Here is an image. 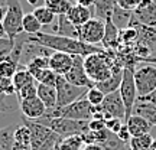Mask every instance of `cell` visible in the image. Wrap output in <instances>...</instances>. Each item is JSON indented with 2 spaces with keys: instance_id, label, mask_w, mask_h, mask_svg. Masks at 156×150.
I'll return each instance as SVG.
<instances>
[{
  "instance_id": "obj_9",
  "label": "cell",
  "mask_w": 156,
  "mask_h": 150,
  "mask_svg": "<svg viewBox=\"0 0 156 150\" xmlns=\"http://www.w3.org/2000/svg\"><path fill=\"white\" fill-rule=\"evenodd\" d=\"M134 82L137 88V98L149 95L156 89V65L146 64L134 69Z\"/></svg>"
},
{
  "instance_id": "obj_27",
  "label": "cell",
  "mask_w": 156,
  "mask_h": 150,
  "mask_svg": "<svg viewBox=\"0 0 156 150\" xmlns=\"http://www.w3.org/2000/svg\"><path fill=\"white\" fill-rule=\"evenodd\" d=\"M153 137L151 133L142 134V136H134L129 141L130 150H151V146L153 143Z\"/></svg>"
},
{
  "instance_id": "obj_3",
  "label": "cell",
  "mask_w": 156,
  "mask_h": 150,
  "mask_svg": "<svg viewBox=\"0 0 156 150\" xmlns=\"http://www.w3.org/2000/svg\"><path fill=\"white\" fill-rule=\"evenodd\" d=\"M23 124L30 131V147L32 150H54L61 136L52 131L49 127L34 120H28L22 116Z\"/></svg>"
},
{
  "instance_id": "obj_45",
  "label": "cell",
  "mask_w": 156,
  "mask_h": 150,
  "mask_svg": "<svg viewBox=\"0 0 156 150\" xmlns=\"http://www.w3.org/2000/svg\"><path fill=\"white\" fill-rule=\"evenodd\" d=\"M5 97L6 95L3 94V91H2V88H0V107H7V108H12V107H9V106H5Z\"/></svg>"
},
{
  "instance_id": "obj_25",
  "label": "cell",
  "mask_w": 156,
  "mask_h": 150,
  "mask_svg": "<svg viewBox=\"0 0 156 150\" xmlns=\"http://www.w3.org/2000/svg\"><path fill=\"white\" fill-rule=\"evenodd\" d=\"M45 6L51 12H54L56 16H62V15H67L74 5L73 0H46Z\"/></svg>"
},
{
  "instance_id": "obj_44",
  "label": "cell",
  "mask_w": 156,
  "mask_h": 150,
  "mask_svg": "<svg viewBox=\"0 0 156 150\" xmlns=\"http://www.w3.org/2000/svg\"><path fill=\"white\" fill-rule=\"evenodd\" d=\"M6 16V6H0V23H3Z\"/></svg>"
},
{
  "instance_id": "obj_43",
  "label": "cell",
  "mask_w": 156,
  "mask_h": 150,
  "mask_svg": "<svg viewBox=\"0 0 156 150\" xmlns=\"http://www.w3.org/2000/svg\"><path fill=\"white\" fill-rule=\"evenodd\" d=\"M139 61L145 62V64H153V65H156V56H147V58H142V59H139Z\"/></svg>"
},
{
  "instance_id": "obj_26",
  "label": "cell",
  "mask_w": 156,
  "mask_h": 150,
  "mask_svg": "<svg viewBox=\"0 0 156 150\" xmlns=\"http://www.w3.org/2000/svg\"><path fill=\"white\" fill-rule=\"evenodd\" d=\"M17 126L0 128V150H12L15 145V130Z\"/></svg>"
},
{
  "instance_id": "obj_32",
  "label": "cell",
  "mask_w": 156,
  "mask_h": 150,
  "mask_svg": "<svg viewBox=\"0 0 156 150\" xmlns=\"http://www.w3.org/2000/svg\"><path fill=\"white\" fill-rule=\"evenodd\" d=\"M87 98H88V101L93 106L97 107L103 104V101L106 98V94L101 92L97 87H93V88H88V91H87Z\"/></svg>"
},
{
  "instance_id": "obj_16",
  "label": "cell",
  "mask_w": 156,
  "mask_h": 150,
  "mask_svg": "<svg viewBox=\"0 0 156 150\" xmlns=\"http://www.w3.org/2000/svg\"><path fill=\"white\" fill-rule=\"evenodd\" d=\"M126 126L129 127V131L132 134V137L151 133L152 127H153L146 118H143L142 116H137V114H132L126 120Z\"/></svg>"
},
{
  "instance_id": "obj_22",
  "label": "cell",
  "mask_w": 156,
  "mask_h": 150,
  "mask_svg": "<svg viewBox=\"0 0 156 150\" xmlns=\"http://www.w3.org/2000/svg\"><path fill=\"white\" fill-rule=\"evenodd\" d=\"M117 6V0H95V17H98L101 20H108L112 19L113 10Z\"/></svg>"
},
{
  "instance_id": "obj_34",
  "label": "cell",
  "mask_w": 156,
  "mask_h": 150,
  "mask_svg": "<svg viewBox=\"0 0 156 150\" xmlns=\"http://www.w3.org/2000/svg\"><path fill=\"white\" fill-rule=\"evenodd\" d=\"M15 48V39L12 38H0V58L10 55Z\"/></svg>"
},
{
  "instance_id": "obj_49",
  "label": "cell",
  "mask_w": 156,
  "mask_h": 150,
  "mask_svg": "<svg viewBox=\"0 0 156 150\" xmlns=\"http://www.w3.org/2000/svg\"><path fill=\"white\" fill-rule=\"evenodd\" d=\"M45 2H46V0H45Z\"/></svg>"
},
{
  "instance_id": "obj_15",
  "label": "cell",
  "mask_w": 156,
  "mask_h": 150,
  "mask_svg": "<svg viewBox=\"0 0 156 150\" xmlns=\"http://www.w3.org/2000/svg\"><path fill=\"white\" fill-rule=\"evenodd\" d=\"M74 56L65 52H54L49 56V68L56 75H67L74 65Z\"/></svg>"
},
{
  "instance_id": "obj_12",
  "label": "cell",
  "mask_w": 156,
  "mask_h": 150,
  "mask_svg": "<svg viewBox=\"0 0 156 150\" xmlns=\"http://www.w3.org/2000/svg\"><path fill=\"white\" fill-rule=\"evenodd\" d=\"M68 81L77 87H84V88H93L95 87V84L91 81V78L88 77V74L85 71L84 67V56L75 55L74 56V65L71 68V71L64 75Z\"/></svg>"
},
{
  "instance_id": "obj_28",
  "label": "cell",
  "mask_w": 156,
  "mask_h": 150,
  "mask_svg": "<svg viewBox=\"0 0 156 150\" xmlns=\"http://www.w3.org/2000/svg\"><path fill=\"white\" fill-rule=\"evenodd\" d=\"M32 13L36 16V19L39 20V23H41L42 26H49V25H52L54 20H55V16H56L55 13L51 12L46 6H38V7H35Z\"/></svg>"
},
{
  "instance_id": "obj_1",
  "label": "cell",
  "mask_w": 156,
  "mask_h": 150,
  "mask_svg": "<svg viewBox=\"0 0 156 150\" xmlns=\"http://www.w3.org/2000/svg\"><path fill=\"white\" fill-rule=\"evenodd\" d=\"M28 40L46 46L54 52H65L69 55L88 56L91 54H97V52L104 51V48L95 46V45H88L77 38H68V36H61V35L55 33H46V32H38L35 35L28 33Z\"/></svg>"
},
{
  "instance_id": "obj_48",
  "label": "cell",
  "mask_w": 156,
  "mask_h": 150,
  "mask_svg": "<svg viewBox=\"0 0 156 150\" xmlns=\"http://www.w3.org/2000/svg\"><path fill=\"white\" fill-rule=\"evenodd\" d=\"M151 150H156V139L153 140V143H152V146H151Z\"/></svg>"
},
{
  "instance_id": "obj_14",
  "label": "cell",
  "mask_w": 156,
  "mask_h": 150,
  "mask_svg": "<svg viewBox=\"0 0 156 150\" xmlns=\"http://www.w3.org/2000/svg\"><path fill=\"white\" fill-rule=\"evenodd\" d=\"M19 107H20V111H22L23 117L28 118V120H34V121L39 120L41 117H44L46 110H48L38 95L32 97V98L22 100L19 103Z\"/></svg>"
},
{
  "instance_id": "obj_18",
  "label": "cell",
  "mask_w": 156,
  "mask_h": 150,
  "mask_svg": "<svg viewBox=\"0 0 156 150\" xmlns=\"http://www.w3.org/2000/svg\"><path fill=\"white\" fill-rule=\"evenodd\" d=\"M38 97L42 100L48 110H52L56 107V100H58V94H56V88L52 85H45V84H38Z\"/></svg>"
},
{
  "instance_id": "obj_38",
  "label": "cell",
  "mask_w": 156,
  "mask_h": 150,
  "mask_svg": "<svg viewBox=\"0 0 156 150\" xmlns=\"http://www.w3.org/2000/svg\"><path fill=\"white\" fill-rule=\"evenodd\" d=\"M88 128L90 130H95V131H100V130H106V121L104 120H97V118H93L90 120L88 123Z\"/></svg>"
},
{
  "instance_id": "obj_10",
  "label": "cell",
  "mask_w": 156,
  "mask_h": 150,
  "mask_svg": "<svg viewBox=\"0 0 156 150\" xmlns=\"http://www.w3.org/2000/svg\"><path fill=\"white\" fill-rule=\"evenodd\" d=\"M106 36V22L98 17H91L87 23L78 26V39L88 45L103 44Z\"/></svg>"
},
{
  "instance_id": "obj_23",
  "label": "cell",
  "mask_w": 156,
  "mask_h": 150,
  "mask_svg": "<svg viewBox=\"0 0 156 150\" xmlns=\"http://www.w3.org/2000/svg\"><path fill=\"white\" fill-rule=\"evenodd\" d=\"M19 62H16L10 55L0 58V78H13L19 69Z\"/></svg>"
},
{
  "instance_id": "obj_30",
  "label": "cell",
  "mask_w": 156,
  "mask_h": 150,
  "mask_svg": "<svg viewBox=\"0 0 156 150\" xmlns=\"http://www.w3.org/2000/svg\"><path fill=\"white\" fill-rule=\"evenodd\" d=\"M15 143L22 145L25 147H29L32 150V147H30V131H29V128L25 124L23 126H17L16 130H15Z\"/></svg>"
},
{
  "instance_id": "obj_37",
  "label": "cell",
  "mask_w": 156,
  "mask_h": 150,
  "mask_svg": "<svg viewBox=\"0 0 156 150\" xmlns=\"http://www.w3.org/2000/svg\"><path fill=\"white\" fill-rule=\"evenodd\" d=\"M106 127H107L108 131L117 134L119 131H120V128L123 127L122 118H116V117H113V118H110V120H106Z\"/></svg>"
},
{
  "instance_id": "obj_36",
  "label": "cell",
  "mask_w": 156,
  "mask_h": 150,
  "mask_svg": "<svg viewBox=\"0 0 156 150\" xmlns=\"http://www.w3.org/2000/svg\"><path fill=\"white\" fill-rule=\"evenodd\" d=\"M142 2L143 0H117V6L127 12H134L142 5Z\"/></svg>"
},
{
  "instance_id": "obj_19",
  "label": "cell",
  "mask_w": 156,
  "mask_h": 150,
  "mask_svg": "<svg viewBox=\"0 0 156 150\" xmlns=\"http://www.w3.org/2000/svg\"><path fill=\"white\" fill-rule=\"evenodd\" d=\"M54 32H55V35L78 39V26H74L73 23L68 20V17L65 15L58 16V23L54 26Z\"/></svg>"
},
{
  "instance_id": "obj_29",
  "label": "cell",
  "mask_w": 156,
  "mask_h": 150,
  "mask_svg": "<svg viewBox=\"0 0 156 150\" xmlns=\"http://www.w3.org/2000/svg\"><path fill=\"white\" fill-rule=\"evenodd\" d=\"M23 32L25 33H29V35H35L41 32V28H42V25L39 23V20L36 19L34 13H26L25 17H23Z\"/></svg>"
},
{
  "instance_id": "obj_35",
  "label": "cell",
  "mask_w": 156,
  "mask_h": 150,
  "mask_svg": "<svg viewBox=\"0 0 156 150\" xmlns=\"http://www.w3.org/2000/svg\"><path fill=\"white\" fill-rule=\"evenodd\" d=\"M0 88L3 91V94L7 97V95H13L16 94V88L13 85V81L12 78H0Z\"/></svg>"
},
{
  "instance_id": "obj_33",
  "label": "cell",
  "mask_w": 156,
  "mask_h": 150,
  "mask_svg": "<svg viewBox=\"0 0 156 150\" xmlns=\"http://www.w3.org/2000/svg\"><path fill=\"white\" fill-rule=\"evenodd\" d=\"M16 95H17L19 103H20L22 100H26V98L36 97V95H38V85H35V82L30 84V85H26L25 88H22L20 91H17Z\"/></svg>"
},
{
  "instance_id": "obj_46",
  "label": "cell",
  "mask_w": 156,
  "mask_h": 150,
  "mask_svg": "<svg viewBox=\"0 0 156 150\" xmlns=\"http://www.w3.org/2000/svg\"><path fill=\"white\" fill-rule=\"evenodd\" d=\"M0 38H9L7 36V32H6L5 26H3V23H0Z\"/></svg>"
},
{
  "instance_id": "obj_13",
  "label": "cell",
  "mask_w": 156,
  "mask_h": 150,
  "mask_svg": "<svg viewBox=\"0 0 156 150\" xmlns=\"http://www.w3.org/2000/svg\"><path fill=\"white\" fill-rule=\"evenodd\" d=\"M133 23H140V25H145V26H156V2L155 0H143L142 2V5L132 15L130 25H133Z\"/></svg>"
},
{
  "instance_id": "obj_17",
  "label": "cell",
  "mask_w": 156,
  "mask_h": 150,
  "mask_svg": "<svg viewBox=\"0 0 156 150\" xmlns=\"http://www.w3.org/2000/svg\"><path fill=\"white\" fill-rule=\"evenodd\" d=\"M65 16L68 17V20L73 23L74 26H81L84 23H87L93 17L91 13V7H85L81 5H74L71 7V10L68 12Z\"/></svg>"
},
{
  "instance_id": "obj_7",
  "label": "cell",
  "mask_w": 156,
  "mask_h": 150,
  "mask_svg": "<svg viewBox=\"0 0 156 150\" xmlns=\"http://www.w3.org/2000/svg\"><path fill=\"white\" fill-rule=\"evenodd\" d=\"M134 69L136 67H126L123 69V78L119 92L122 95V100L126 107V120L133 114L134 104L137 101V88L134 82ZM124 120V121H126Z\"/></svg>"
},
{
  "instance_id": "obj_8",
  "label": "cell",
  "mask_w": 156,
  "mask_h": 150,
  "mask_svg": "<svg viewBox=\"0 0 156 150\" xmlns=\"http://www.w3.org/2000/svg\"><path fill=\"white\" fill-rule=\"evenodd\" d=\"M55 88H56V94H58L56 107L69 106V104H73L74 101H77L81 97L87 95V91H88V88L77 87V85L71 84L64 75H58Z\"/></svg>"
},
{
  "instance_id": "obj_31",
  "label": "cell",
  "mask_w": 156,
  "mask_h": 150,
  "mask_svg": "<svg viewBox=\"0 0 156 150\" xmlns=\"http://www.w3.org/2000/svg\"><path fill=\"white\" fill-rule=\"evenodd\" d=\"M137 39H139V32L133 26H129V28L120 30V42H122V46L123 45H134L137 42Z\"/></svg>"
},
{
  "instance_id": "obj_47",
  "label": "cell",
  "mask_w": 156,
  "mask_h": 150,
  "mask_svg": "<svg viewBox=\"0 0 156 150\" xmlns=\"http://www.w3.org/2000/svg\"><path fill=\"white\" fill-rule=\"evenodd\" d=\"M41 2H42V0H28L29 5H30V6H35V7H38ZM44 2H45V0H44Z\"/></svg>"
},
{
  "instance_id": "obj_40",
  "label": "cell",
  "mask_w": 156,
  "mask_h": 150,
  "mask_svg": "<svg viewBox=\"0 0 156 150\" xmlns=\"http://www.w3.org/2000/svg\"><path fill=\"white\" fill-rule=\"evenodd\" d=\"M137 101H142V103H151V104H155L156 106V89L153 91V92H151L149 95H145V97L137 98Z\"/></svg>"
},
{
  "instance_id": "obj_20",
  "label": "cell",
  "mask_w": 156,
  "mask_h": 150,
  "mask_svg": "<svg viewBox=\"0 0 156 150\" xmlns=\"http://www.w3.org/2000/svg\"><path fill=\"white\" fill-rule=\"evenodd\" d=\"M12 81H13V85H15L16 92H17V91H20L22 88H25L26 85L34 84L35 78H34V75L28 71V68L25 67L23 64H20V65H19V69H17L16 74L12 78Z\"/></svg>"
},
{
  "instance_id": "obj_41",
  "label": "cell",
  "mask_w": 156,
  "mask_h": 150,
  "mask_svg": "<svg viewBox=\"0 0 156 150\" xmlns=\"http://www.w3.org/2000/svg\"><path fill=\"white\" fill-rule=\"evenodd\" d=\"M74 2H75V5H81L85 7H91L95 5V0H74Z\"/></svg>"
},
{
  "instance_id": "obj_2",
  "label": "cell",
  "mask_w": 156,
  "mask_h": 150,
  "mask_svg": "<svg viewBox=\"0 0 156 150\" xmlns=\"http://www.w3.org/2000/svg\"><path fill=\"white\" fill-rule=\"evenodd\" d=\"M84 67L85 71L94 84L106 81L113 75V67H114V58L106 49L103 52L91 54L88 56H84Z\"/></svg>"
},
{
  "instance_id": "obj_50",
  "label": "cell",
  "mask_w": 156,
  "mask_h": 150,
  "mask_svg": "<svg viewBox=\"0 0 156 150\" xmlns=\"http://www.w3.org/2000/svg\"><path fill=\"white\" fill-rule=\"evenodd\" d=\"M155 2H156V0H155Z\"/></svg>"
},
{
  "instance_id": "obj_39",
  "label": "cell",
  "mask_w": 156,
  "mask_h": 150,
  "mask_svg": "<svg viewBox=\"0 0 156 150\" xmlns=\"http://www.w3.org/2000/svg\"><path fill=\"white\" fill-rule=\"evenodd\" d=\"M117 137L122 140V141H124V143H127L130 141V139H132V134H130V131H129V127L126 126V123L123 124V127L120 128V131L117 133Z\"/></svg>"
},
{
  "instance_id": "obj_6",
  "label": "cell",
  "mask_w": 156,
  "mask_h": 150,
  "mask_svg": "<svg viewBox=\"0 0 156 150\" xmlns=\"http://www.w3.org/2000/svg\"><path fill=\"white\" fill-rule=\"evenodd\" d=\"M6 3V16L3 20V26H5L7 36L15 39L17 35L23 33V7L20 0H5Z\"/></svg>"
},
{
  "instance_id": "obj_42",
  "label": "cell",
  "mask_w": 156,
  "mask_h": 150,
  "mask_svg": "<svg viewBox=\"0 0 156 150\" xmlns=\"http://www.w3.org/2000/svg\"><path fill=\"white\" fill-rule=\"evenodd\" d=\"M83 150H104V147L98 143H93V145H85Z\"/></svg>"
},
{
  "instance_id": "obj_21",
  "label": "cell",
  "mask_w": 156,
  "mask_h": 150,
  "mask_svg": "<svg viewBox=\"0 0 156 150\" xmlns=\"http://www.w3.org/2000/svg\"><path fill=\"white\" fill-rule=\"evenodd\" d=\"M133 114L142 116L151 123L152 126L156 127V106L151 103H142V101H136L133 108Z\"/></svg>"
},
{
  "instance_id": "obj_11",
  "label": "cell",
  "mask_w": 156,
  "mask_h": 150,
  "mask_svg": "<svg viewBox=\"0 0 156 150\" xmlns=\"http://www.w3.org/2000/svg\"><path fill=\"white\" fill-rule=\"evenodd\" d=\"M101 110L104 114V120H110L113 117L126 120V107H124V103L119 91L106 95V98L101 104Z\"/></svg>"
},
{
  "instance_id": "obj_24",
  "label": "cell",
  "mask_w": 156,
  "mask_h": 150,
  "mask_svg": "<svg viewBox=\"0 0 156 150\" xmlns=\"http://www.w3.org/2000/svg\"><path fill=\"white\" fill-rule=\"evenodd\" d=\"M132 15H133V12H127V10H124V9H122V7L116 6L114 10H113L112 20L117 28L122 30V29L129 28L130 20H132Z\"/></svg>"
},
{
  "instance_id": "obj_4",
  "label": "cell",
  "mask_w": 156,
  "mask_h": 150,
  "mask_svg": "<svg viewBox=\"0 0 156 150\" xmlns=\"http://www.w3.org/2000/svg\"><path fill=\"white\" fill-rule=\"evenodd\" d=\"M93 114H94V106L88 101L87 95H84L80 100L74 101L69 106L55 107L52 110H46V113H45V116L48 117H65V118L80 120V121L93 120Z\"/></svg>"
},
{
  "instance_id": "obj_5",
  "label": "cell",
  "mask_w": 156,
  "mask_h": 150,
  "mask_svg": "<svg viewBox=\"0 0 156 150\" xmlns=\"http://www.w3.org/2000/svg\"><path fill=\"white\" fill-rule=\"evenodd\" d=\"M36 121L46 126V127H49L52 131H55L61 137H68V136H74V134H83L84 131L88 130V123H90V121H80V120H71V118H65V117H48V116L41 117Z\"/></svg>"
}]
</instances>
